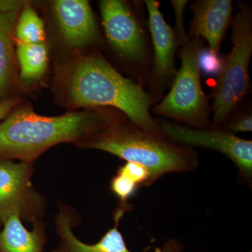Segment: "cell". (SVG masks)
I'll list each match as a JSON object with an SVG mask.
<instances>
[{
    "mask_svg": "<svg viewBox=\"0 0 252 252\" xmlns=\"http://www.w3.org/2000/svg\"><path fill=\"white\" fill-rule=\"evenodd\" d=\"M53 11L61 34L69 45L83 47L97 39V25L89 1L57 0Z\"/></svg>",
    "mask_w": 252,
    "mask_h": 252,
    "instance_id": "obj_10",
    "label": "cell"
},
{
    "mask_svg": "<svg viewBox=\"0 0 252 252\" xmlns=\"http://www.w3.org/2000/svg\"><path fill=\"white\" fill-rule=\"evenodd\" d=\"M198 64L200 71L203 70L207 74H219L223 63L218 55L212 54L209 49H201L198 56Z\"/></svg>",
    "mask_w": 252,
    "mask_h": 252,
    "instance_id": "obj_20",
    "label": "cell"
},
{
    "mask_svg": "<svg viewBox=\"0 0 252 252\" xmlns=\"http://www.w3.org/2000/svg\"><path fill=\"white\" fill-rule=\"evenodd\" d=\"M18 42L34 44L44 42V23L37 13L30 6L21 11L15 27Z\"/></svg>",
    "mask_w": 252,
    "mask_h": 252,
    "instance_id": "obj_16",
    "label": "cell"
},
{
    "mask_svg": "<svg viewBox=\"0 0 252 252\" xmlns=\"http://www.w3.org/2000/svg\"><path fill=\"white\" fill-rule=\"evenodd\" d=\"M33 164L0 161V228L11 215L32 223L46 211L44 197L33 187Z\"/></svg>",
    "mask_w": 252,
    "mask_h": 252,
    "instance_id": "obj_7",
    "label": "cell"
},
{
    "mask_svg": "<svg viewBox=\"0 0 252 252\" xmlns=\"http://www.w3.org/2000/svg\"><path fill=\"white\" fill-rule=\"evenodd\" d=\"M68 93L74 106L115 107L139 128L163 135L158 122L149 112L150 95L102 58L89 56L75 63L69 74Z\"/></svg>",
    "mask_w": 252,
    "mask_h": 252,
    "instance_id": "obj_2",
    "label": "cell"
},
{
    "mask_svg": "<svg viewBox=\"0 0 252 252\" xmlns=\"http://www.w3.org/2000/svg\"><path fill=\"white\" fill-rule=\"evenodd\" d=\"M83 148L98 149L126 162L140 164L149 170L152 184L170 173L193 172L198 166L197 154L130 124H116L81 143Z\"/></svg>",
    "mask_w": 252,
    "mask_h": 252,
    "instance_id": "obj_3",
    "label": "cell"
},
{
    "mask_svg": "<svg viewBox=\"0 0 252 252\" xmlns=\"http://www.w3.org/2000/svg\"><path fill=\"white\" fill-rule=\"evenodd\" d=\"M117 172L130 177L137 182L141 187L153 185L149 170L140 164L126 162L124 165L119 167Z\"/></svg>",
    "mask_w": 252,
    "mask_h": 252,
    "instance_id": "obj_18",
    "label": "cell"
},
{
    "mask_svg": "<svg viewBox=\"0 0 252 252\" xmlns=\"http://www.w3.org/2000/svg\"><path fill=\"white\" fill-rule=\"evenodd\" d=\"M252 26L250 10L243 8L233 20V49L223 63L214 90L212 127H220L225 124L248 91Z\"/></svg>",
    "mask_w": 252,
    "mask_h": 252,
    "instance_id": "obj_4",
    "label": "cell"
},
{
    "mask_svg": "<svg viewBox=\"0 0 252 252\" xmlns=\"http://www.w3.org/2000/svg\"><path fill=\"white\" fill-rule=\"evenodd\" d=\"M16 54L23 85H31L39 80L48 65V50L45 43L27 44L18 42Z\"/></svg>",
    "mask_w": 252,
    "mask_h": 252,
    "instance_id": "obj_14",
    "label": "cell"
},
{
    "mask_svg": "<svg viewBox=\"0 0 252 252\" xmlns=\"http://www.w3.org/2000/svg\"><path fill=\"white\" fill-rule=\"evenodd\" d=\"M99 5L104 31L111 45L129 61H142L146 56L144 32L127 5L119 0H103Z\"/></svg>",
    "mask_w": 252,
    "mask_h": 252,
    "instance_id": "obj_8",
    "label": "cell"
},
{
    "mask_svg": "<svg viewBox=\"0 0 252 252\" xmlns=\"http://www.w3.org/2000/svg\"><path fill=\"white\" fill-rule=\"evenodd\" d=\"M200 39L189 41L180 51V69L175 73L171 90L153 112L185 122L192 127L209 128L208 104L200 81L198 56ZM189 126V127H190Z\"/></svg>",
    "mask_w": 252,
    "mask_h": 252,
    "instance_id": "obj_5",
    "label": "cell"
},
{
    "mask_svg": "<svg viewBox=\"0 0 252 252\" xmlns=\"http://www.w3.org/2000/svg\"><path fill=\"white\" fill-rule=\"evenodd\" d=\"M142 188L137 182L120 172H117L110 182V189L112 193L120 201V207L128 209L130 207L127 201L137 193V190Z\"/></svg>",
    "mask_w": 252,
    "mask_h": 252,
    "instance_id": "obj_17",
    "label": "cell"
},
{
    "mask_svg": "<svg viewBox=\"0 0 252 252\" xmlns=\"http://www.w3.org/2000/svg\"><path fill=\"white\" fill-rule=\"evenodd\" d=\"M23 1L13 0H0V11L1 12H19L23 7Z\"/></svg>",
    "mask_w": 252,
    "mask_h": 252,
    "instance_id": "obj_22",
    "label": "cell"
},
{
    "mask_svg": "<svg viewBox=\"0 0 252 252\" xmlns=\"http://www.w3.org/2000/svg\"><path fill=\"white\" fill-rule=\"evenodd\" d=\"M183 245L177 239H170L160 248L159 252H182Z\"/></svg>",
    "mask_w": 252,
    "mask_h": 252,
    "instance_id": "obj_24",
    "label": "cell"
},
{
    "mask_svg": "<svg viewBox=\"0 0 252 252\" xmlns=\"http://www.w3.org/2000/svg\"><path fill=\"white\" fill-rule=\"evenodd\" d=\"M144 3L154 48V79L159 84H167L176 73L174 56L177 41L175 32L164 20L158 1L146 0Z\"/></svg>",
    "mask_w": 252,
    "mask_h": 252,
    "instance_id": "obj_12",
    "label": "cell"
},
{
    "mask_svg": "<svg viewBox=\"0 0 252 252\" xmlns=\"http://www.w3.org/2000/svg\"><path fill=\"white\" fill-rule=\"evenodd\" d=\"M119 123L112 114L99 111L49 117L29 107L17 109L0 122V161L19 160L33 164L55 145L73 142L79 146Z\"/></svg>",
    "mask_w": 252,
    "mask_h": 252,
    "instance_id": "obj_1",
    "label": "cell"
},
{
    "mask_svg": "<svg viewBox=\"0 0 252 252\" xmlns=\"http://www.w3.org/2000/svg\"><path fill=\"white\" fill-rule=\"evenodd\" d=\"M59 212L55 217V224L60 243L52 252H132L127 249L122 232L119 230V223L126 212L124 210L117 208L114 214V226L106 232L98 243L89 245L83 243L73 232V228L79 223L76 212L63 203H59ZM159 252L160 248L154 252Z\"/></svg>",
    "mask_w": 252,
    "mask_h": 252,
    "instance_id": "obj_9",
    "label": "cell"
},
{
    "mask_svg": "<svg viewBox=\"0 0 252 252\" xmlns=\"http://www.w3.org/2000/svg\"><path fill=\"white\" fill-rule=\"evenodd\" d=\"M18 102V99L15 98L0 101V122L11 112V109L17 104Z\"/></svg>",
    "mask_w": 252,
    "mask_h": 252,
    "instance_id": "obj_23",
    "label": "cell"
},
{
    "mask_svg": "<svg viewBox=\"0 0 252 252\" xmlns=\"http://www.w3.org/2000/svg\"><path fill=\"white\" fill-rule=\"evenodd\" d=\"M225 130L233 132H252V116L251 114H243L230 119L225 124Z\"/></svg>",
    "mask_w": 252,
    "mask_h": 252,
    "instance_id": "obj_21",
    "label": "cell"
},
{
    "mask_svg": "<svg viewBox=\"0 0 252 252\" xmlns=\"http://www.w3.org/2000/svg\"><path fill=\"white\" fill-rule=\"evenodd\" d=\"M32 225V230H28L19 215L10 216L0 231V252H43L47 243L46 225L42 219Z\"/></svg>",
    "mask_w": 252,
    "mask_h": 252,
    "instance_id": "obj_13",
    "label": "cell"
},
{
    "mask_svg": "<svg viewBox=\"0 0 252 252\" xmlns=\"http://www.w3.org/2000/svg\"><path fill=\"white\" fill-rule=\"evenodd\" d=\"M193 20L190 27L193 39H205L209 50L219 55L225 31L233 11L231 0H200L191 5Z\"/></svg>",
    "mask_w": 252,
    "mask_h": 252,
    "instance_id": "obj_11",
    "label": "cell"
},
{
    "mask_svg": "<svg viewBox=\"0 0 252 252\" xmlns=\"http://www.w3.org/2000/svg\"><path fill=\"white\" fill-rule=\"evenodd\" d=\"M158 121L162 135L167 140L184 147L212 149L223 154L235 164L238 175L248 186L252 182V142L233 132L220 128L198 129Z\"/></svg>",
    "mask_w": 252,
    "mask_h": 252,
    "instance_id": "obj_6",
    "label": "cell"
},
{
    "mask_svg": "<svg viewBox=\"0 0 252 252\" xmlns=\"http://www.w3.org/2000/svg\"><path fill=\"white\" fill-rule=\"evenodd\" d=\"M172 6L175 12V32L177 42L181 45L185 46L189 41V37L186 34L185 25H184V11L186 5L188 3L187 0H172Z\"/></svg>",
    "mask_w": 252,
    "mask_h": 252,
    "instance_id": "obj_19",
    "label": "cell"
},
{
    "mask_svg": "<svg viewBox=\"0 0 252 252\" xmlns=\"http://www.w3.org/2000/svg\"><path fill=\"white\" fill-rule=\"evenodd\" d=\"M18 13L0 11V97L9 87L14 63L15 31Z\"/></svg>",
    "mask_w": 252,
    "mask_h": 252,
    "instance_id": "obj_15",
    "label": "cell"
}]
</instances>
